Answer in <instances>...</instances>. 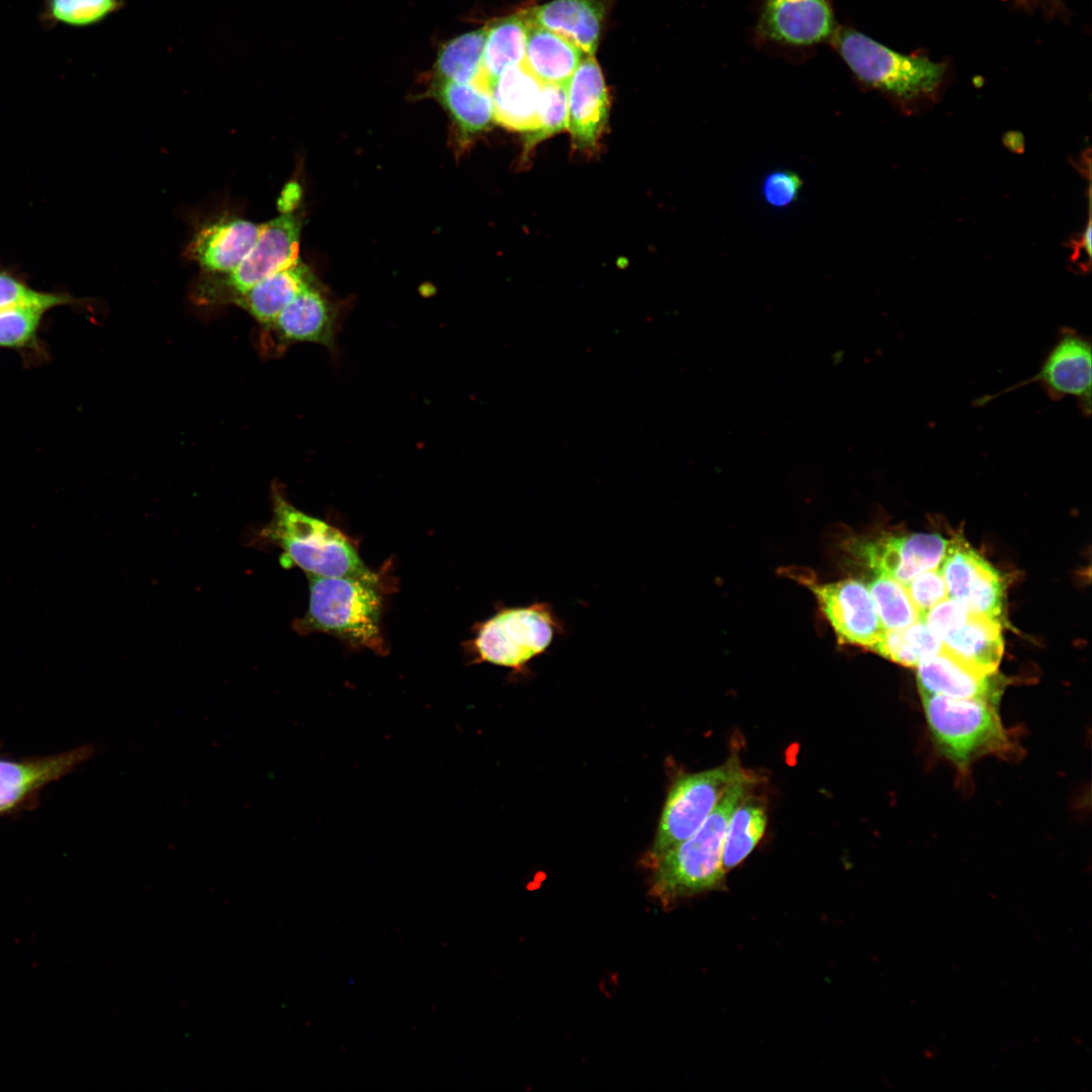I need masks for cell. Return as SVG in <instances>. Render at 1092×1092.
I'll return each instance as SVG.
<instances>
[{
  "mask_svg": "<svg viewBox=\"0 0 1092 1092\" xmlns=\"http://www.w3.org/2000/svg\"><path fill=\"white\" fill-rule=\"evenodd\" d=\"M610 100L594 55L585 56L568 83V121L572 146L585 154L598 151L609 118Z\"/></svg>",
  "mask_w": 1092,
  "mask_h": 1092,
  "instance_id": "9a60e30c",
  "label": "cell"
},
{
  "mask_svg": "<svg viewBox=\"0 0 1092 1092\" xmlns=\"http://www.w3.org/2000/svg\"><path fill=\"white\" fill-rule=\"evenodd\" d=\"M542 84L522 64L505 70L490 86L494 121L511 130L531 131Z\"/></svg>",
  "mask_w": 1092,
  "mask_h": 1092,
  "instance_id": "44dd1931",
  "label": "cell"
},
{
  "mask_svg": "<svg viewBox=\"0 0 1092 1092\" xmlns=\"http://www.w3.org/2000/svg\"><path fill=\"white\" fill-rule=\"evenodd\" d=\"M811 590L839 642L871 649L883 635L885 628L862 581L848 578Z\"/></svg>",
  "mask_w": 1092,
  "mask_h": 1092,
  "instance_id": "4fadbf2b",
  "label": "cell"
},
{
  "mask_svg": "<svg viewBox=\"0 0 1092 1092\" xmlns=\"http://www.w3.org/2000/svg\"><path fill=\"white\" fill-rule=\"evenodd\" d=\"M485 36L486 27H482L446 41L438 51L434 81L486 84L482 77Z\"/></svg>",
  "mask_w": 1092,
  "mask_h": 1092,
  "instance_id": "484cf974",
  "label": "cell"
},
{
  "mask_svg": "<svg viewBox=\"0 0 1092 1092\" xmlns=\"http://www.w3.org/2000/svg\"><path fill=\"white\" fill-rule=\"evenodd\" d=\"M119 6V0H47L42 17L49 24L84 27L102 21Z\"/></svg>",
  "mask_w": 1092,
  "mask_h": 1092,
  "instance_id": "4dcf8cb0",
  "label": "cell"
},
{
  "mask_svg": "<svg viewBox=\"0 0 1092 1092\" xmlns=\"http://www.w3.org/2000/svg\"><path fill=\"white\" fill-rule=\"evenodd\" d=\"M564 634V622L552 606L534 602L524 607H499L477 625L471 647L478 661L524 672L533 658Z\"/></svg>",
  "mask_w": 1092,
  "mask_h": 1092,
  "instance_id": "8992f818",
  "label": "cell"
},
{
  "mask_svg": "<svg viewBox=\"0 0 1092 1092\" xmlns=\"http://www.w3.org/2000/svg\"><path fill=\"white\" fill-rule=\"evenodd\" d=\"M300 229L301 218L293 212L262 223L255 246L239 266L223 274L204 273L194 288V300L233 303L267 276L298 263Z\"/></svg>",
  "mask_w": 1092,
  "mask_h": 1092,
  "instance_id": "ba28073f",
  "label": "cell"
},
{
  "mask_svg": "<svg viewBox=\"0 0 1092 1092\" xmlns=\"http://www.w3.org/2000/svg\"><path fill=\"white\" fill-rule=\"evenodd\" d=\"M283 550V566L295 565L315 576H347L378 584L352 542L338 529L290 504L272 486V518L260 533Z\"/></svg>",
  "mask_w": 1092,
  "mask_h": 1092,
  "instance_id": "7a4b0ae2",
  "label": "cell"
},
{
  "mask_svg": "<svg viewBox=\"0 0 1092 1092\" xmlns=\"http://www.w3.org/2000/svg\"><path fill=\"white\" fill-rule=\"evenodd\" d=\"M905 587L921 620L931 608L948 598L946 584L939 567L917 574Z\"/></svg>",
  "mask_w": 1092,
  "mask_h": 1092,
  "instance_id": "836d02e7",
  "label": "cell"
},
{
  "mask_svg": "<svg viewBox=\"0 0 1092 1092\" xmlns=\"http://www.w3.org/2000/svg\"><path fill=\"white\" fill-rule=\"evenodd\" d=\"M1091 357L1090 339L1076 330L1063 328L1033 376L992 395L982 396L975 400L974 404L982 406L1002 394L1030 383H1037L1052 400L1073 396L1081 413L1089 417L1091 413Z\"/></svg>",
  "mask_w": 1092,
  "mask_h": 1092,
  "instance_id": "8fae6325",
  "label": "cell"
},
{
  "mask_svg": "<svg viewBox=\"0 0 1092 1092\" xmlns=\"http://www.w3.org/2000/svg\"><path fill=\"white\" fill-rule=\"evenodd\" d=\"M838 26L832 0H756L752 40L762 51L802 62L829 44Z\"/></svg>",
  "mask_w": 1092,
  "mask_h": 1092,
  "instance_id": "52a82bcc",
  "label": "cell"
},
{
  "mask_svg": "<svg viewBox=\"0 0 1092 1092\" xmlns=\"http://www.w3.org/2000/svg\"><path fill=\"white\" fill-rule=\"evenodd\" d=\"M949 543L939 534L912 533L868 541L858 553L878 575L906 585L917 574L938 568Z\"/></svg>",
  "mask_w": 1092,
  "mask_h": 1092,
  "instance_id": "5bb4252c",
  "label": "cell"
},
{
  "mask_svg": "<svg viewBox=\"0 0 1092 1092\" xmlns=\"http://www.w3.org/2000/svg\"><path fill=\"white\" fill-rule=\"evenodd\" d=\"M766 822L765 807L749 794L734 810L727 825L723 845V868L726 873L753 850L764 833Z\"/></svg>",
  "mask_w": 1092,
  "mask_h": 1092,
  "instance_id": "4316f807",
  "label": "cell"
},
{
  "mask_svg": "<svg viewBox=\"0 0 1092 1092\" xmlns=\"http://www.w3.org/2000/svg\"><path fill=\"white\" fill-rule=\"evenodd\" d=\"M939 569L949 598L973 614L1003 623L1004 578L968 543L950 541Z\"/></svg>",
  "mask_w": 1092,
  "mask_h": 1092,
  "instance_id": "7c38bea8",
  "label": "cell"
},
{
  "mask_svg": "<svg viewBox=\"0 0 1092 1092\" xmlns=\"http://www.w3.org/2000/svg\"><path fill=\"white\" fill-rule=\"evenodd\" d=\"M924 622L956 659L984 674L997 672L1004 651L1000 622L973 614L949 597L931 608Z\"/></svg>",
  "mask_w": 1092,
  "mask_h": 1092,
  "instance_id": "30bf717a",
  "label": "cell"
},
{
  "mask_svg": "<svg viewBox=\"0 0 1092 1092\" xmlns=\"http://www.w3.org/2000/svg\"><path fill=\"white\" fill-rule=\"evenodd\" d=\"M931 737L939 752L967 770L986 755L1010 757L1015 745L996 710L983 700L920 694Z\"/></svg>",
  "mask_w": 1092,
  "mask_h": 1092,
  "instance_id": "277c9868",
  "label": "cell"
},
{
  "mask_svg": "<svg viewBox=\"0 0 1092 1092\" xmlns=\"http://www.w3.org/2000/svg\"><path fill=\"white\" fill-rule=\"evenodd\" d=\"M309 579V605L297 629L337 636L353 645L382 649L381 598L377 584L347 576Z\"/></svg>",
  "mask_w": 1092,
  "mask_h": 1092,
  "instance_id": "5b68a950",
  "label": "cell"
},
{
  "mask_svg": "<svg viewBox=\"0 0 1092 1092\" xmlns=\"http://www.w3.org/2000/svg\"><path fill=\"white\" fill-rule=\"evenodd\" d=\"M829 46L860 83L904 107L930 99L946 70L942 63L898 53L848 25L838 26Z\"/></svg>",
  "mask_w": 1092,
  "mask_h": 1092,
  "instance_id": "3957f363",
  "label": "cell"
},
{
  "mask_svg": "<svg viewBox=\"0 0 1092 1092\" xmlns=\"http://www.w3.org/2000/svg\"><path fill=\"white\" fill-rule=\"evenodd\" d=\"M584 56L561 35L530 23L522 65L541 83L568 84Z\"/></svg>",
  "mask_w": 1092,
  "mask_h": 1092,
  "instance_id": "cb8c5ba5",
  "label": "cell"
},
{
  "mask_svg": "<svg viewBox=\"0 0 1092 1092\" xmlns=\"http://www.w3.org/2000/svg\"><path fill=\"white\" fill-rule=\"evenodd\" d=\"M868 588L885 630L905 627L920 619L905 585L894 578L878 575Z\"/></svg>",
  "mask_w": 1092,
  "mask_h": 1092,
  "instance_id": "f546056e",
  "label": "cell"
},
{
  "mask_svg": "<svg viewBox=\"0 0 1092 1092\" xmlns=\"http://www.w3.org/2000/svg\"><path fill=\"white\" fill-rule=\"evenodd\" d=\"M525 13L530 23L561 35L585 56L595 54L604 15L598 0H552Z\"/></svg>",
  "mask_w": 1092,
  "mask_h": 1092,
  "instance_id": "d6986e66",
  "label": "cell"
},
{
  "mask_svg": "<svg viewBox=\"0 0 1092 1092\" xmlns=\"http://www.w3.org/2000/svg\"><path fill=\"white\" fill-rule=\"evenodd\" d=\"M93 753V747L85 745L37 760H0V813L11 809L33 791L65 776Z\"/></svg>",
  "mask_w": 1092,
  "mask_h": 1092,
  "instance_id": "ffe728a7",
  "label": "cell"
},
{
  "mask_svg": "<svg viewBox=\"0 0 1092 1092\" xmlns=\"http://www.w3.org/2000/svg\"><path fill=\"white\" fill-rule=\"evenodd\" d=\"M568 84H542L535 127L525 133L523 158L544 140L567 129Z\"/></svg>",
  "mask_w": 1092,
  "mask_h": 1092,
  "instance_id": "f1b7e54d",
  "label": "cell"
},
{
  "mask_svg": "<svg viewBox=\"0 0 1092 1092\" xmlns=\"http://www.w3.org/2000/svg\"><path fill=\"white\" fill-rule=\"evenodd\" d=\"M313 281L309 269L298 262L267 276L233 304L246 310L266 330L295 295Z\"/></svg>",
  "mask_w": 1092,
  "mask_h": 1092,
  "instance_id": "603a6c76",
  "label": "cell"
},
{
  "mask_svg": "<svg viewBox=\"0 0 1092 1092\" xmlns=\"http://www.w3.org/2000/svg\"><path fill=\"white\" fill-rule=\"evenodd\" d=\"M916 669L920 694L983 700L997 705L1006 685L1005 679L996 672H978L943 649L925 657Z\"/></svg>",
  "mask_w": 1092,
  "mask_h": 1092,
  "instance_id": "ac0fdd59",
  "label": "cell"
},
{
  "mask_svg": "<svg viewBox=\"0 0 1092 1092\" xmlns=\"http://www.w3.org/2000/svg\"><path fill=\"white\" fill-rule=\"evenodd\" d=\"M432 91L450 115L460 140L468 142L494 122L490 89L483 82L434 81Z\"/></svg>",
  "mask_w": 1092,
  "mask_h": 1092,
  "instance_id": "7402d4cb",
  "label": "cell"
},
{
  "mask_svg": "<svg viewBox=\"0 0 1092 1092\" xmlns=\"http://www.w3.org/2000/svg\"><path fill=\"white\" fill-rule=\"evenodd\" d=\"M748 774L734 754L719 766L678 777L666 797L645 864L689 838L726 790Z\"/></svg>",
  "mask_w": 1092,
  "mask_h": 1092,
  "instance_id": "9c48e42d",
  "label": "cell"
},
{
  "mask_svg": "<svg viewBox=\"0 0 1092 1092\" xmlns=\"http://www.w3.org/2000/svg\"><path fill=\"white\" fill-rule=\"evenodd\" d=\"M297 199H298V188H297V186L296 185L295 186H293V185L287 186V188L283 191V195L281 196V200H280V202L283 203V213L291 212L292 209L294 208L295 204H296Z\"/></svg>",
  "mask_w": 1092,
  "mask_h": 1092,
  "instance_id": "8d00e7d4",
  "label": "cell"
},
{
  "mask_svg": "<svg viewBox=\"0 0 1092 1092\" xmlns=\"http://www.w3.org/2000/svg\"><path fill=\"white\" fill-rule=\"evenodd\" d=\"M46 310L34 307L0 311V347L22 348L36 336Z\"/></svg>",
  "mask_w": 1092,
  "mask_h": 1092,
  "instance_id": "d6a6232c",
  "label": "cell"
},
{
  "mask_svg": "<svg viewBox=\"0 0 1092 1092\" xmlns=\"http://www.w3.org/2000/svg\"><path fill=\"white\" fill-rule=\"evenodd\" d=\"M871 650L893 662L916 667L925 657L940 652L942 643L919 619L905 627L885 630Z\"/></svg>",
  "mask_w": 1092,
  "mask_h": 1092,
  "instance_id": "83f0119b",
  "label": "cell"
},
{
  "mask_svg": "<svg viewBox=\"0 0 1092 1092\" xmlns=\"http://www.w3.org/2000/svg\"><path fill=\"white\" fill-rule=\"evenodd\" d=\"M802 188L801 178L788 170L768 174L762 183V195L774 207H785L794 202Z\"/></svg>",
  "mask_w": 1092,
  "mask_h": 1092,
  "instance_id": "e575fe53",
  "label": "cell"
},
{
  "mask_svg": "<svg viewBox=\"0 0 1092 1092\" xmlns=\"http://www.w3.org/2000/svg\"><path fill=\"white\" fill-rule=\"evenodd\" d=\"M73 300L65 294L40 292L34 290L14 277L0 272V311L34 307L49 310L53 307L69 304Z\"/></svg>",
  "mask_w": 1092,
  "mask_h": 1092,
  "instance_id": "1f68e13d",
  "label": "cell"
},
{
  "mask_svg": "<svg viewBox=\"0 0 1092 1092\" xmlns=\"http://www.w3.org/2000/svg\"><path fill=\"white\" fill-rule=\"evenodd\" d=\"M262 230L239 217H223L201 225L186 248V255L206 274L231 272L255 246Z\"/></svg>",
  "mask_w": 1092,
  "mask_h": 1092,
  "instance_id": "e0dca14e",
  "label": "cell"
},
{
  "mask_svg": "<svg viewBox=\"0 0 1092 1092\" xmlns=\"http://www.w3.org/2000/svg\"><path fill=\"white\" fill-rule=\"evenodd\" d=\"M529 26L525 12L504 17L486 26L482 77L489 89L505 70L523 63Z\"/></svg>",
  "mask_w": 1092,
  "mask_h": 1092,
  "instance_id": "d4e9b609",
  "label": "cell"
},
{
  "mask_svg": "<svg viewBox=\"0 0 1092 1092\" xmlns=\"http://www.w3.org/2000/svg\"><path fill=\"white\" fill-rule=\"evenodd\" d=\"M756 784L747 776L731 785L702 825L685 841L646 863L649 895L663 907L724 886L723 845L734 810Z\"/></svg>",
  "mask_w": 1092,
  "mask_h": 1092,
  "instance_id": "6da1fadb",
  "label": "cell"
},
{
  "mask_svg": "<svg viewBox=\"0 0 1092 1092\" xmlns=\"http://www.w3.org/2000/svg\"><path fill=\"white\" fill-rule=\"evenodd\" d=\"M1090 238H1091V225L1090 221L1087 224L1085 232L1082 236L1074 242V254L1072 259L1076 262L1081 259L1084 252L1090 257Z\"/></svg>",
  "mask_w": 1092,
  "mask_h": 1092,
  "instance_id": "d590c367",
  "label": "cell"
},
{
  "mask_svg": "<svg viewBox=\"0 0 1092 1092\" xmlns=\"http://www.w3.org/2000/svg\"><path fill=\"white\" fill-rule=\"evenodd\" d=\"M337 316V308L313 281L298 292L271 326L263 331L275 338L276 349L305 342L333 350Z\"/></svg>",
  "mask_w": 1092,
  "mask_h": 1092,
  "instance_id": "2e32d148",
  "label": "cell"
}]
</instances>
